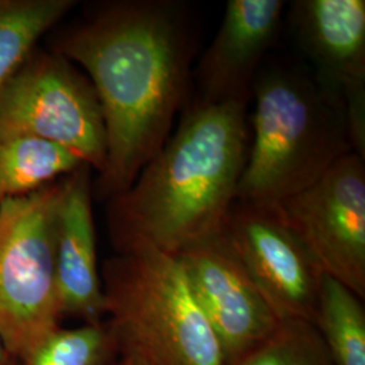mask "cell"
I'll return each mask as SVG.
<instances>
[{"mask_svg": "<svg viewBox=\"0 0 365 365\" xmlns=\"http://www.w3.org/2000/svg\"><path fill=\"white\" fill-rule=\"evenodd\" d=\"M194 48L187 6L175 0L108 1L54 41L52 52L87 72L103 111L102 199L126 191L168 141L190 92Z\"/></svg>", "mask_w": 365, "mask_h": 365, "instance_id": "cell-1", "label": "cell"}, {"mask_svg": "<svg viewBox=\"0 0 365 365\" xmlns=\"http://www.w3.org/2000/svg\"><path fill=\"white\" fill-rule=\"evenodd\" d=\"M247 106L194 103L130 187L108 199L117 252L152 245L170 255L223 229L249 149Z\"/></svg>", "mask_w": 365, "mask_h": 365, "instance_id": "cell-2", "label": "cell"}, {"mask_svg": "<svg viewBox=\"0 0 365 365\" xmlns=\"http://www.w3.org/2000/svg\"><path fill=\"white\" fill-rule=\"evenodd\" d=\"M252 96V137L235 202L276 209L354 153L345 107L314 75L260 72Z\"/></svg>", "mask_w": 365, "mask_h": 365, "instance_id": "cell-3", "label": "cell"}, {"mask_svg": "<svg viewBox=\"0 0 365 365\" xmlns=\"http://www.w3.org/2000/svg\"><path fill=\"white\" fill-rule=\"evenodd\" d=\"M106 322L119 352L150 365H226L221 342L175 255L135 245L105 261Z\"/></svg>", "mask_w": 365, "mask_h": 365, "instance_id": "cell-4", "label": "cell"}, {"mask_svg": "<svg viewBox=\"0 0 365 365\" xmlns=\"http://www.w3.org/2000/svg\"><path fill=\"white\" fill-rule=\"evenodd\" d=\"M66 178L0 203V339L21 359L60 327L57 218Z\"/></svg>", "mask_w": 365, "mask_h": 365, "instance_id": "cell-5", "label": "cell"}, {"mask_svg": "<svg viewBox=\"0 0 365 365\" xmlns=\"http://www.w3.org/2000/svg\"><path fill=\"white\" fill-rule=\"evenodd\" d=\"M34 137L78 157L99 175L107 134L90 78L57 53H31L0 93V140Z\"/></svg>", "mask_w": 365, "mask_h": 365, "instance_id": "cell-6", "label": "cell"}, {"mask_svg": "<svg viewBox=\"0 0 365 365\" xmlns=\"http://www.w3.org/2000/svg\"><path fill=\"white\" fill-rule=\"evenodd\" d=\"M365 158L349 153L277 215L307 249L321 272L365 298Z\"/></svg>", "mask_w": 365, "mask_h": 365, "instance_id": "cell-7", "label": "cell"}, {"mask_svg": "<svg viewBox=\"0 0 365 365\" xmlns=\"http://www.w3.org/2000/svg\"><path fill=\"white\" fill-rule=\"evenodd\" d=\"M222 232L279 321L315 325L324 274L276 210L235 202Z\"/></svg>", "mask_w": 365, "mask_h": 365, "instance_id": "cell-8", "label": "cell"}, {"mask_svg": "<svg viewBox=\"0 0 365 365\" xmlns=\"http://www.w3.org/2000/svg\"><path fill=\"white\" fill-rule=\"evenodd\" d=\"M221 342L226 365L260 345L279 325L223 232L190 244L175 255Z\"/></svg>", "mask_w": 365, "mask_h": 365, "instance_id": "cell-9", "label": "cell"}, {"mask_svg": "<svg viewBox=\"0 0 365 365\" xmlns=\"http://www.w3.org/2000/svg\"><path fill=\"white\" fill-rule=\"evenodd\" d=\"M291 21L314 78L345 107L354 153L365 158L364 0H299Z\"/></svg>", "mask_w": 365, "mask_h": 365, "instance_id": "cell-10", "label": "cell"}, {"mask_svg": "<svg viewBox=\"0 0 365 365\" xmlns=\"http://www.w3.org/2000/svg\"><path fill=\"white\" fill-rule=\"evenodd\" d=\"M284 7L282 0L227 1L221 26L196 68L195 103L248 105Z\"/></svg>", "mask_w": 365, "mask_h": 365, "instance_id": "cell-11", "label": "cell"}, {"mask_svg": "<svg viewBox=\"0 0 365 365\" xmlns=\"http://www.w3.org/2000/svg\"><path fill=\"white\" fill-rule=\"evenodd\" d=\"M91 170L88 165H81L66 176L56 238L61 315L78 318L83 324H99L106 319L92 214Z\"/></svg>", "mask_w": 365, "mask_h": 365, "instance_id": "cell-12", "label": "cell"}, {"mask_svg": "<svg viewBox=\"0 0 365 365\" xmlns=\"http://www.w3.org/2000/svg\"><path fill=\"white\" fill-rule=\"evenodd\" d=\"M84 164L60 145L34 137L0 140V203L66 178Z\"/></svg>", "mask_w": 365, "mask_h": 365, "instance_id": "cell-13", "label": "cell"}, {"mask_svg": "<svg viewBox=\"0 0 365 365\" xmlns=\"http://www.w3.org/2000/svg\"><path fill=\"white\" fill-rule=\"evenodd\" d=\"M72 0H0V93L38 41L75 7Z\"/></svg>", "mask_w": 365, "mask_h": 365, "instance_id": "cell-14", "label": "cell"}, {"mask_svg": "<svg viewBox=\"0 0 365 365\" xmlns=\"http://www.w3.org/2000/svg\"><path fill=\"white\" fill-rule=\"evenodd\" d=\"M315 327L336 365H365L363 299L336 279L322 274Z\"/></svg>", "mask_w": 365, "mask_h": 365, "instance_id": "cell-15", "label": "cell"}, {"mask_svg": "<svg viewBox=\"0 0 365 365\" xmlns=\"http://www.w3.org/2000/svg\"><path fill=\"white\" fill-rule=\"evenodd\" d=\"M119 354L114 331L103 321L57 327L14 365H111Z\"/></svg>", "mask_w": 365, "mask_h": 365, "instance_id": "cell-16", "label": "cell"}, {"mask_svg": "<svg viewBox=\"0 0 365 365\" xmlns=\"http://www.w3.org/2000/svg\"><path fill=\"white\" fill-rule=\"evenodd\" d=\"M233 365L336 364L314 324L287 319Z\"/></svg>", "mask_w": 365, "mask_h": 365, "instance_id": "cell-17", "label": "cell"}, {"mask_svg": "<svg viewBox=\"0 0 365 365\" xmlns=\"http://www.w3.org/2000/svg\"><path fill=\"white\" fill-rule=\"evenodd\" d=\"M111 365H150L143 357L133 352H119L115 361Z\"/></svg>", "mask_w": 365, "mask_h": 365, "instance_id": "cell-18", "label": "cell"}, {"mask_svg": "<svg viewBox=\"0 0 365 365\" xmlns=\"http://www.w3.org/2000/svg\"><path fill=\"white\" fill-rule=\"evenodd\" d=\"M10 357H11V356L7 353L4 345H3V342H1V339H0V365L4 364Z\"/></svg>", "mask_w": 365, "mask_h": 365, "instance_id": "cell-19", "label": "cell"}, {"mask_svg": "<svg viewBox=\"0 0 365 365\" xmlns=\"http://www.w3.org/2000/svg\"><path fill=\"white\" fill-rule=\"evenodd\" d=\"M3 365H14L13 357H10V359H9V360H7V361H6V363H4Z\"/></svg>", "mask_w": 365, "mask_h": 365, "instance_id": "cell-20", "label": "cell"}]
</instances>
